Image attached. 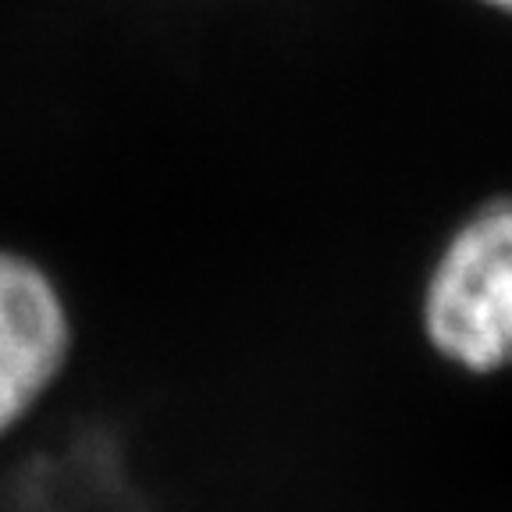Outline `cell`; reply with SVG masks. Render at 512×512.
I'll list each match as a JSON object with an SVG mask.
<instances>
[{
	"mask_svg": "<svg viewBox=\"0 0 512 512\" xmlns=\"http://www.w3.org/2000/svg\"><path fill=\"white\" fill-rule=\"evenodd\" d=\"M420 335L470 377L512 370V192L466 210L441 239L420 285Z\"/></svg>",
	"mask_w": 512,
	"mask_h": 512,
	"instance_id": "6da1fadb",
	"label": "cell"
},
{
	"mask_svg": "<svg viewBox=\"0 0 512 512\" xmlns=\"http://www.w3.org/2000/svg\"><path fill=\"white\" fill-rule=\"evenodd\" d=\"M75 352V320L57 278L0 246V441L54 395Z\"/></svg>",
	"mask_w": 512,
	"mask_h": 512,
	"instance_id": "7a4b0ae2",
	"label": "cell"
},
{
	"mask_svg": "<svg viewBox=\"0 0 512 512\" xmlns=\"http://www.w3.org/2000/svg\"><path fill=\"white\" fill-rule=\"evenodd\" d=\"M480 4H488V8L502 11V15H512V0H480Z\"/></svg>",
	"mask_w": 512,
	"mask_h": 512,
	"instance_id": "3957f363",
	"label": "cell"
}]
</instances>
